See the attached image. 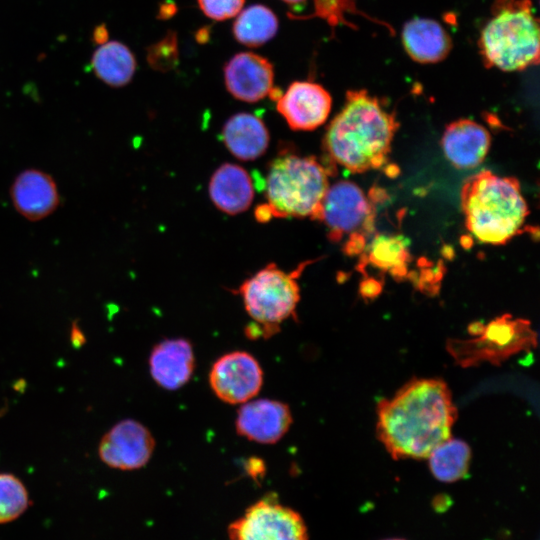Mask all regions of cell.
<instances>
[{
    "instance_id": "6da1fadb",
    "label": "cell",
    "mask_w": 540,
    "mask_h": 540,
    "mask_svg": "<svg viewBox=\"0 0 540 540\" xmlns=\"http://www.w3.org/2000/svg\"><path fill=\"white\" fill-rule=\"evenodd\" d=\"M457 418L442 379H413L377 405V435L394 459H422L451 437Z\"/></svg>"
},
{
    "instance_id": "7a4b0ae2",
    "label": "cell",
    "mask_w": 540,
    "mask_h": 540,
    "mask_svg": "<svg viewBox=\"0 0 540 540\" xmlns=\"http://www.w3.org/2000/svg\"><path fill=\"white\" fill-rule=\"evenodd\" d=\"M399 127L395 113L386 110L366 90H349L341 111L324 136V149L332 163L352 173L379 169L388 160Z\"/></svg>"
},
{
    "instance_id": "3957f363",
    "label": "cell",
    "mask_w": 540,
    "mask_h": 540,
    "mask_svg": "<svg viewBox=\"0 0 540 540\" xmlns=\"http://www.w3.org/2000/svg\"><path fill=\"white\" fill-rule=\"evenodd\" d=\"M468 231L480 242L503 245L521 232L529 214L518 180L482 170L460 193Z\"/></svg>"
},
{
    "instance_id": "277c9868",
    "label": "cell",
    "mask_w": 540,
    "mask_h": 540,
    "mask_svg": "<svg viewBox=\"0 0 540 540\" xmlns=\"http://www.w3.org/2000/svg\"><path fill=\"white\" fill-rule=\"evenodd\" d=\"M330 174V167L314 156L280 154L269 165L267 202L256 208V219L262 223L272 217H308L319 221Z\"/></svg>"
},
{
    "instance_id": "5b68a950",
    "label": "cell",
    "mask_w": 540,
    "mask_h": 540,
    "mask_svg": "<svg viewBox=\"0 0 540 540\" xmlns=\"http://www.w3.org/2000/svg\"><path fill=\"white\" fill-rule=\"evenodd\" d=\"M479 53L488 68L522 71L539 63V21L531 0H495L480 32Z\"/></svg>"
},
{
    "instance_id": "8992f818",
    "label": "cell",
    "mask_w": 540,
    "mask_h": 540,
    "mask_svg": "<svg viewBox=\"0 0 540 540\" xmlns=\"http://www.w3.org/2000/svg\"><path fill=\"white\" fill-rule=\"evenodd\" d=\"M315 261H304L290 272L269 263L241 283L236 293L241 296L247 314L254 321L245 330L248 337L273 336L280 330L281 323L295 315L301 298L298 279Z\"/></svg>"
},
{
    "instance_id": "52a82bcc",
    "label": "cell",
    "mask_w": 540,
    "mask_h": 540,
    "mask_svg": "<svg viewBox=\"0 0 540 540\" xmlns=\"http://www.w3.org/2000/svg\"><path fill=\"white\" fill-rule=\"evenodd\" d=\"M472 338H451L446 342V350L463 367L477 366L482 362L500 365L513 355L529 351L537 346V333L531 322L513 318L505 313L484 325L473 322L468 327Z\"/></svg>"
},
{
    "instance_id": "ba28073f",
    "label": "cell",
    "mask_w": 540,
    "mask_h": 540,
    "mask_svg": "<svg viewBox=\"0 0 540 540\" xmlns=\"http://www.w3.org/2000/svg\"><path fill=\"white\" fill-rule=\"evenodd\" d=\"M375 204L355 183L339 181L329 186L321 206L320 220L328 237L337 242L345 235L366 238L374 229Z\"/></svg>"
},
{
    "instance_id": "9c48e42d",
    "label": "cell",
    "mask_w": 540,
    "mask_h": 540,
    "mask_svg": "<svg viewBox=\"0 0 540 540\" xmlns=\"http://www.w3.org/2000/svg\"><path fill=\"white\" fill-rule=\"evenodd\" d=\"M230 540H308L301 514L267 495L250 505L228 527Z\"/></svg>"
},
{
    "instance_id": "30bf717a",
    "label": "cell",
    "mask_w": 540,
    "mask_h": 540,
    "mask_svg": "<svg viewBox=\"0 0 540 540\" xmlns=\"http://www.w3.org/2000/svg\"><path fill=\"white\" fill-rule=\"evenodd\" d=\"M214 394L228 404H243L254 398L263 384V370L257 359L246 351L220 356L209 372Z\"/></svg>"
},
{
    "instance_id": "8fae6325",
    "label": "cell",
    "mask_w": 540,
    "mask_h": 540,
    "mask_svg": "<svg viewBox=\"0 0 540 540\" xmlns=\"http://www.w3.org/2000/svg\"><path fill=\"white\" fill-rule=\"evenodd\" d=\"M155 449L150 430L134 419H124L113 425L101 438L98 454L107 466L124 471L144 467Z\"/></svg>"
},
{
    "instance_id": "7c38bea8",
    "label": "cell",
    "mask_w": 540,
    "mask_h": 540,
    "mask_svg": "<svg viewBox=\"0 0 540 540\" xmlns=\"http://www.w3.org/2000/svg\"><path fill=\"white\" fill-rule=\"evenodd\" d=\"M331 106V95L322 85L294 81L277 99L276 109L292 130L311 131L327 120Z\"/></svg>"
},
{
    "instance_id": "4fadbf2b",
    "label": "cell",
    "mask_w": 540,
    "mask_h": 540,
    "mask_svg": "<svg viewBox=\"0 0 540 540\" xmlns=\"http://www.w3.org/2000/svg\"><path fill=\"white\" fill-rule=\"evenodd\" d=\"M293 423L288 404L273 399H256L241 404L235 428L238 435L261 444H275Z\"/></svg>"
},
{
    "instance_id": "5bb4252c",
    "label": "cell",
    "mask_w": 540,
    "mask_h": 540,
    "mask_svg": "<svg viewBox=\"0 0 540 540\" xmlns=\"http://www.w3.org/2000/svg\"><path fill=\"white\" fill-rule=\"evenodd\" d=\"M273 80L274 70L270 61L253 52L237 53L224 67L228 92L244 102H257L270 95Z\"/></svg>"
},
{
    "instance_id": "9a60e30c",
    "label": "cell",
    "mask_w": 540,
    "mask_h": 540,
    "mask_svg": "<svg viewBox=\"0 0 540 540\" xmlns=\"http://www.w3.org/2000/svg\"><path fill=\"white\" fill-rule=\"evenodd\" d=\"M148 365L158 386L168 391L178 390L189 382L195 369L192 344L184 338L162 340L152 348Z\"/></svg>"
},
{
    "instance_id": "2e32d148",
    "label": "cell",
    "mask_w": 540,
    "mask_h": 540,
    "mask_svg": "<svg viewBox=\"0 0 540 540\" xmlns=\"http://www.w3.org/2000/svg\"><path fill=\"white\" fill-rule=\"evenodd\" d=\"M10 196L17 212L30 221L46 218L60 203L54 179L38 169L22 171L11 186Z\"/></svg>"
},
{
    "instance_id": "e0dca14e",
    "label": "cell",
    "mask_w": 540,
    "mask_h": 540,
    "mask_svg": "<svg viewBox=\"0 0 540 540\" xmlns=\"http://www.w3.org/2000/svg\"><path fill=\"white\" fill-rule=\"evenodd\" d=\"M441 145L445 157L455 168L472 169L488 154L491 136L481 124L471 119H459L446 126Z\"/></svg>"
},
{
    "instance_id": "ac0fdd59",
    "label": "cell",
    "mask_w": 540,
    "mask_h": 540,
    "mask_svg": "<svg viewBox=\"0 0 540 540\" xmlns=\"http://www.w3.org/2000/svg\"><path fill=\"white\" fill-rule=\"evenodd\" d=\"M401 39L406 53L420 64L444 60L452 49V39L444 27L428 18H414L405 23Z\"/></svg>"
},
{
    "instance_id": "d6986e66",
    "label": "cell",
    "mask_w": 540,
    "mask_h": 540,
    "mask_svg": "<svg viewBox=\"0 0 540 540\" xmlns=\"http://www.w3.org/2000/svg\"><path fill=\"white\" fill-rule=\"evenodd\" d=\"M209 195L222 212L236 215L247 210L254 197L253 183L248 172L237 164H222L209 182Z\"/></svg>"
},
{
    "instance_id": "ffe728a7",
    "label": "cell",
    "mask_w": 540,
    "mask_h": 540,
    "mask_svg": "<svg viewBox=\"0 0 540 540\" xmlns=\"http://www.w3.org/2000/svg\"><path fill=\"white\" fill-rule=\"evenodd\" d=\"M221 137L229 152L242 161H251L262 156L270 139L264 122L246 112L231 116L222 128Z\"/></svg>"
},
{
    "instance_id": "44dd1931",
    "label": "cell",
    "mask_w": 540,
    "mask_h": 540,
    "mask_svg": "<svg viewBox=\"0 0 540 540\" xmlns=\"http://www.w3.org/2000/svg\"><path fill=\"white\" fill-rule=\"evenodd\" d=\"M409 245L410 241L400 234H375L363 250L358 269L362 272L370 264L401 280L408 274L411 260Z\"/></svg>"
},
{
    "instance_id": "7402d4cb",
    "label": "cell",
    "mask_w": 540,
    "mask_h": 540,
    "mask_svg": "<svg viewBox=\"0 0 540 540\" xmlns=\"http://www.w3.org/2000/svg\"><path fill=\"white\" fill-rule=\"evenodd\" d=\"M91 67L98 79L111 87L128 84L136 70L132 51L119 41H109L94 51Z\"/></svg>"
},
{
    "instance_id": "603a6c76",
    "label": "cell",
    "mask_w": 540,
    "mask_h": 540,
    "mask_svg": "<svg viewBox=\"0 0 540 540\" xmlns=\"http://www.w3.org/2000/svg\"><path fill=\"white\" fill-rule=\"evenodd\" d=\"M278 31V18L267 6L255 4L238 13L233 25L235 39L248 47H258Z\"/></svg>"
},
{
    "instance_id": "cb8c5ba5",
    "label": "cell",
    "mask_w": 540,
    "mask_h": 540,
    "mask_svg": "<svg viewBox=\"0 0 540 540\" xmlns=\"http://www.w3.org/2000/svg\"><path fill=\"white\" fill-rule=\"evenodd\" d=\"M429 457V468L433 476L442 482H455L464 478L469 470L471 450L459 439H447L435 447Z\"/></svg>"
},
{
    "instance_id": "d4e9b609",
    "label": "cell",
    "mask_w": 540,
    "mask_h": 540,
    "mask_svg": "<svg viewBox=\"0 0 540 540\" xmlns=\"http://www.w3.org/2000/svg\"><path fill=\"white\" fill-rule=\"evenodd\" d=\"M30 498L24 483L11 473H0V524L19 518L29 507Z\"/></svg>"
},
{
    "instance_id": "484cf974",
    "label": "cell",
    "mask_w": 540,
    "mask_h": 540,
    "mask_svg": "<svg viewBox=\"0 0 540 540\" xmlns=\"http://www.w3.org/2000/svg\"><path fill=\"white\" fill-rule=\"evenodd\" d=\"M179 58L177 37L169 32L162 40L147 49V62L157 71L166 72L174 68Z\"/></svg>"
},
{
    "instance_id": "4316f807",
    "label": "cell",
    "mask_w": 540,
    "mask_h": 540,
    "mask_svg": "<svg viewBox=\"0 0 540 540\" xmlns=\"http://www.w3.org/2000/svg\"><path fill=\"white\" fill-rule=\"evenodd\" d=\"M245 0H198L202 12L214 20H225L236 16Z\"/></svg>"
},
{
    "instance_id": "83f0119b",
    "label": "cell",
    "mask_w": 540,
    "mask_h": 540,
    "mask_svg": "<svg viewBox=\"0 0 540 540\" xmlns=\"http://www.w3.org/2000/svg\"><path fill=\"white\" fill-rule=\"evenodd\" d=\"M382 291V284L379 280L374 278H365L360 283V289L359 292L363 298H375L377 297Z\"/></svg>"
},
{
    "instance_id": "f1b7e54d",
    "label": "cell",
    "mask_w": 540,
    "mask_h": 540,
    "mask_svg": "<svg viewBox=\"0 0 540 540\" xmlns=\"http://www.w3.org/2000/svg\"><path fill=\"white\" fill-rule=\"evenodd\" d=\"M247 465V471L252 477L259 476L265 471L264 463L259 458H250Z\"/></svg>"
},
{
    "instance_id": "f546056e",
    "label": "cell",
    "mask_w": 540,
    "mask_h": 540,
    "mask_svg": "<svg viewBox=\"0 0 540 540\" xmlns=\"http://www.w3.org/2000/svg\"><path fill=\"white\" fill-rule=\"evenodd\" d=\"M108 30L104 24L98 25L92 35V40L97 45H102L106 42H108Z\"/></svg>"
},
{
    "instance_id": "4dcf8cb0",
    "label": "cell",
    "mask_w": 540,
    "mask_h": 540,
    "mask_svg": "<svg viewBox=\"0 0 540 540\" xmlns=\"http://www.w3.org/2000/svg\"><path fill=\"white\" fill-rule=\"evenodd\" d=\"M71 341L75 347H80L85 342V337L83 332L79 329L77 324L73 325L71 330Z\"/></svg>"
},
{
    "instance_id": "1f68e13d",
    "label": "cell",
    "mask_w": 540,
    "mask_h": 540,
    "mask_svg": "<svg viewBox=\"0 0 540 540\" xmlns=\"http://www.w3.org/2000/svg\"><path fill=\"white\" fill-rule=\"evenodd\" d=\"M284 2H287V3H290V4H295V3H299V2H302L304 0H283Z\"/></svg>"
},
{
    "instance_id": "d6a6232c",
    "label": "cell",
    "mask_w": 540,
    "mask_h": 540,
    "mask_svg": "<svg viewBox=\"0 0 540 540\" xmlns=\"http://www.w3.org/2000/svg\"><path fill=\"white\" fill-rule=\"evenodd\" d=\"M385 540H404V539H400V538H391V539H385Z\"/></svg>"
}]
</instances>
